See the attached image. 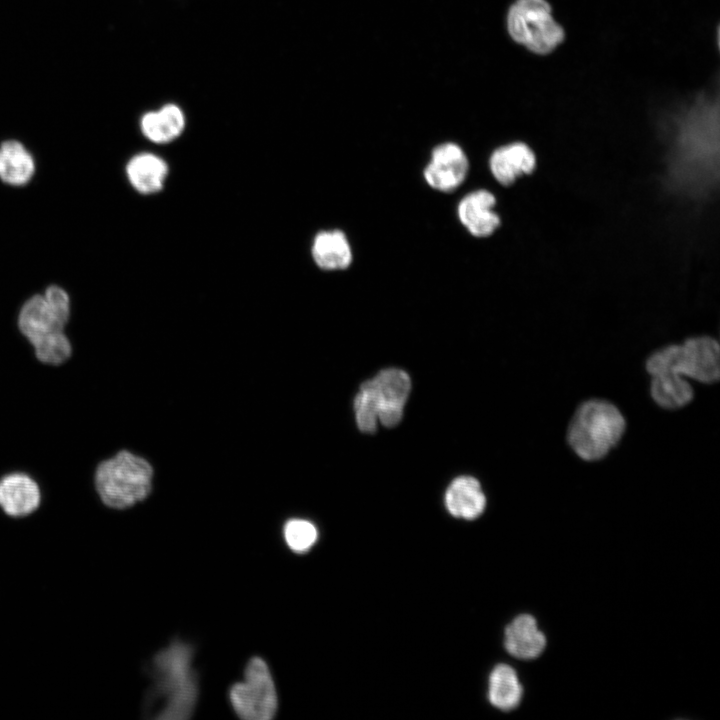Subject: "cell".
Returning a JSON list of instances; mask_svg holds the SVG:
<instances>
[{"label": "cell", "instance_id": "cell-1", "mask_svg": "<svg viewBox=\"0 0 720 720\" xmlns=\"http://www.w3.org/2000/svg\"><path fill=\"white\" fill-rule=\"evenodd\" d=\"M150 672L153 685L146 700L148 712L156 719L189 718L198 696L192 648L181 641L173 642L155 655Z\"/></svg>", "mask_w": 720, "mask_h": 720}, {"label": "cell", "instance_id": "cell-2", "mask_svg": "<svg viewBox=\"0 0 720 720\" xmlns=\"http://www.w3.org/2000/svg\"><path fill=\"white\" fill-rule=\"evenodd\" d=\"M646 369L653 379L680 383L689 377L713 383L720 376L719 344L709 336L691 337L655 351L647 359Z\"/></svg>", "mask_w": 720, "mask_h": 720}, {"label": "cell", "instance_id": "cell-3", "mask_svg": "<svg viewBox=\"0 0 720 720\" xmlns=\"http://www.w3.org/2000/svg\"><path fill=\"white\" fill-rule=\"evenodd\" d=\"M626 427L624 416L612 403L588 400L575 411L568 427V443L583 460L605 457L622 438Z\"/></svg>", "mask_w": 720, "mask_h": 720}, {"label": "cell", "instance_id": "cell-4", "mask_svg": "<svg viewBox=\"0 0 720 720\" xmlns=\"http://www.w3.org/2000/svg\"><path fill=\"white\" fill-rule=\"evenodd\" d=\"M152 475V467L145 459L121 451L97 467L96 489L108 507L128 508L148 496Z\"/></svg>", "mask_w": 720, "mask_h": 720}, {"label": "cell", "instance_id": "cell-5", "mask_svg": "<svg viewBox=\"0 0 720 720\" xmlns=\"http://www.w3.org/2000/svg\"><path fill=\"white\" fill-rule=\"evenodd\" d=\"M507 30L515 42L536 54L550 53L564 39L546 0H516L507 13Z\"/></svg>", "mask_w": 720, "mask_h": 720}, {"label": "cell", "instance_id": "cell-6", "mask_svg": "<svg viewBox=\"0 0 720 720\" xmlns=\"http://www.w3.org/2000/svg\"><path fill=\"white\" fill-rule=\"evenodd\" d=\"M229 698L234 711L242 719L269 720L275 715L277 693L264 660L254 657L248 662L243 682L231 687Z\"/></svg>", "mask_w": 720, "mask_h": 720}, {"label": "cell", "instance_id": "cell-7", "mask_svg": "<svg viewBox=\"0 0 720 720\" xmlns=\"http://www.w3.org/2000/svg\"><path fill=\"white\" fill-rule=\"evenodd\" d=\"M468 170L469 161L464 150L456 143L445 142L434 147L423 174L432 189L450 193L464 182Z\"/></svg>", "mask_w": 720, "mask_h": 720}, {"label": "cell", "instance_id": "cell-8", "mask_svg": "<svg viewBox=\"0 0 720 720\" xmlns=\"http://www.w3.org/2000/svg\"><path fill=\"white\" fill-rule=\"evenodd\" d=\"M378 403V420L386 427L396 426L403 415L411 381L408 374L397 368L380 371L368 380Z\"/></svg>", "mask_w": 720, "mask_h": 720}, {"label": "cell", "instance_id": "cell-9", "mask_svg": "<svg viewBox=\"0 0 720 720\" xmlns=\"http://www.w3.org/2000/svg\"><path fill=\"white\" fill-rule=\"evenodd\" d=\"M496 197L485 189L467 194L458 204L457 214L461 224L477 238L491 236L500 226L501 219L493 210Z\"/></svg>", "mask_w": 720, "mask_h": 720}, {"label": "cell", "instance_id": "cell-10", "mask_svg": "<svg viewBox=\"0 0 720 720\" xmlns=\"http://www.w3.org/2000/svg\"><path fill=\"white\" fill-rule=\"evenodd\" d=\"M489 168L494 179L503 186H510L536 168V155L523 142H513L496 148L489 157Z\"/></svg>", "mask_w": 720, "mask_h": 720}, {"label": "cell", "instance_id": "cell-11", "mask_svg": "<svg viewBox=\"0 0 720 720\" xmlns=\"http://www.w3.org/2000/svg\"><path fill=\"white\" fill-rule=\"evenodd\" d=\"M38 484L28 475L11 473L0 479V507L11 517H24L40 505Z\"/></svg>", "mask_w": 720, "mask_h": 720}, {"label": "cell", "instance_id": "cell-12", "mask_svg": "<svg viewBox=\"0 0 720 720\" xmlns=\"http://www.w3.org/2000/svg\"><path fill=\"white\" fill-rule=\"evenodd\" d=\"M504 645L509 654L519 659H534L545 649L546 638L535 618L517 616L505 629Z\"/></svg>", "mask_w": 720, "mask_h": 720}, {"label": "cell", "instance_id": "cell-13", "mask_svg": "<svg viewBox=\"0 0 720 720\" xmlns=\"http://www.w3.org/2000/svg\"><path fill=\"white\" fill-rule=\"evenodd\" d=\"M311 254L314 263L325 271L345 270L353 260L346 234L338 229L318 232L312 242Z\"/></svg>", "mask_w": 720, "mask_h": 720}, {"label": "cell", "instance_id": "cell-14", "mask_svg": "<svg viewBox=\"0 0 720 720\" xmlns=\"http://www.w3.org/2000/svg\"><path fill=\"white\" fill-rule=\"evenodd\" d=\"M168 173L169 166L166 161L149 152L134 155L126 165L129 183L137 192L144 195L161 191Z\"/></svg>", "mask_w": 720, "mask_h": 720}, {"label": "cell", "instance_id": "cell-15", "mask_svg": "<svg viewBox=\"0 0 720 720\" xmlns=\"http://www.w3.org/2000/svg\"><path fill=\"white\" fill-rule=\"evenodd\" d=\"M445 505L454 517L473 520L483 513L486 497L475 478L461 476L454 479L447 488Z\"/></svg>", "mask_w": 720, "mask_h": 720}, {"label": "cell", "instance_id": "cell-16", "mask_svg": "<svg viewBox=\"0 0 720 720\" xmlns=\"http://www.w3.org/2000/svg\"><path fill=\"white\" fill-rule=\"evenodd\" d=\"M185 118L176 105H166L158 111L146 113L140 122L143 135L153 143L167 144L184 130Z\"/></svg>", "mask_w": 720, "mask_h": 720}, {"label": "cell", "instance_id": "cell-17", "mask_svg": "<svg viewBox=\"0 0 720 720\" xmlns=\"http://www.w3.org/2000/svg\"><path fill=\"white\" fill-rule=\"evenodd\" d=\"M35 171V162L25 146L8 140L0 145V179L10 185L28 183Z\"/></svg>", "mask_w": 720, "mask_h": 720}, {"label": "cell", "instance_id": "cell-18", "mask_svg": "<svg viewBox=\"0 0 720 720\" xmlns=\"http://www.w3.org/2000/svg\"><path fill=\"white\" fill-rule=\"evenodd\" d=\"M18 324L30 342L49 332L64 328L52 312L43 294L32 296L25 302L20 310Z\"/></svg>", "mask_w": 720, "mask_h": 720}, {"label": "cell", "instance_id": "cell-19", "mask_svg": "<svg viewBox=\"0 0 720 720\" xmlns=\"http://www.w3.org/2000/svg\"><path fill=\"white\" fill-rule=\"evenodd\" d=\"M522 694L523 688L516 671L507 664L495 666L489 676L490 703L502 711H509L519 705Z\"/></svg>", "mask_w": 720, "mask_h": 720}, {"label": "cell", "instance_id": "cell-20", "mask_svg": "<svg viewBox=\"0 0 720 720\" xmlns=\"http://www.w3.org/2000/svg\"><path fill=\"white\" fill-rule=\"evenodd\" d=\"M31 343L37 358L48 364H61L70 357L72 352L71 344L63 330L49 332Z\"/></svg>", "mask_w": 720, "mask_h": 720}, {"label": "cell", "instance_id": "cell-21", "mask_svg": "<svg viewBox=\"0 0 720 720\" xmlns=\"http://www.w3.org/2000/svg\"><path fill=\"white\" fill-rule=\"evenodd\" d=\"M354 410L358 428L365 433H373L378 422V403L368 380L363 382L354 399Z\"/></svg>", "mask_w": 720, "mask_h": 720}, {"label": "cell", "instance_id": "cell-22", "mask_svg": "<svg viewBox=\"0 0 720 720\" xmlns=\"http://www.w3.org/2000/svg\"><path fill=\"white\" fill-rule=\"evenodd\" d=\"M318 537L316 527L307 520L292 519L284 526V538L291 550L303 553L308 551Z\"/></svg>", "mask_w": 720, "mask_h": 720}, {"label": "cell", "instance_id": "cell-23", "mask_svg": "<svg viewBox=\"0 0 720 720\" xmlns=\"http://www.w3.org/2000/svg\"><path fill=\"white\" fill-rule=\"evenodd\" d=\"M43 296L58 321L65 326L70 314V300L66 291L52 285L45 290Z\"/></svg>", "mask_w": 720, "mask_h": 720}]
</instances>
